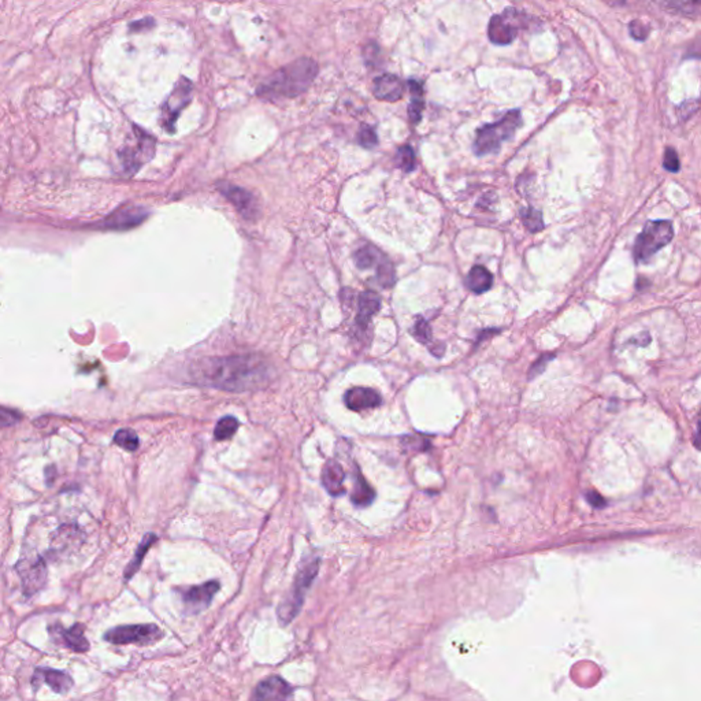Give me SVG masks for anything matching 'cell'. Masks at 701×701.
I'll list each match as a JSON object with an SVG mask.
<instances>
[{
	"label": "cell",
	"instance_id": "26",
	"mask_svg": "<svg viewBox=\"0 0 701 701\" xmlns=\"http://www.w3.org/2000/svg\"><path fill=\"white\" fill-rule=\"evenodd\" d=\"M410 86H411V93H412V100H411V104L408 107V114H410V118L414 124L419 122L421 119V115H422V110H423V100H422V90H421V86L411 81L410 82Z\"/></svg>",
	"mask_w": 701,
	"mask_h": 701
},
{
	"label": "cell",
	"instance_id": "24",
	"mask_svg": "<svg viewBox=\"0 0 701 701\" xmlns=\"http://www.w3.org/2000/svg\"><path fill=\"white\" fill-rule=\"evenodd\" d=\"M237 429H238V421L234 416H231V415L224 416L218 421V423L215 426L214 437L217 441L229 440L233 437Z\"/></svg>",
	"mask_w": 701,
	"mask_h": 701
},
{
	"label": "cell",
	"instance_id": "23",
	"mask_svg": "<svg viewBox=\"0 0 701 701\" xmlns=\"http://www.w3.org/2000/svg\"><path fill=\"white\" fill-rule=\"evenodd\" d=\"M156 540H157V537H156L155 535H153V533H151V535H147V536L143 539L142 544L139 546L137 550H136V553H135L133 560L129 563V566H128V567H126V570H125V578H126V579L132 578V577H133V575L139 571V568H140V566H142V563H143V559H144L146 553L148 552V549L153 546V544L156 543Z\"/></svg>",
	"mask_w": 701,
	"mask_h": 701
},
{
	"label": "cell",
	"instance_id": "4",
	"mask_svg": "<svg viewBox=\"0 0 701 701\" xmlns=\"http://www.w3.org/2000/svg\"><path fill=\"white\" fill-rule=\"evenodd\" d=\"M319 571V559L314 557L309 559L303 563L302 568L299 570L292 590L289 592L288 597L281 603L278 607V620L282 624H288L292 622L300 613V608L303 607L305 597L310 589V586Z\"/></svg>",
	"mask_w": 701,
	"mask_h": 701
},
{
	"label": "cell",
	"instance_id": "9",
	"mask_svg": "<svg viewBox=\"0 0 701 701\" xmlns=\"http://www.w3.org/2000/svg\"><path fill=\"white\" fill-rule=\"evenodd\" d=\"M18 573L22 579V586L26 595H33L40 590L46 582V564L40 557L33 560H21L18 563Z\"/></svg>",
	"mask_w": 701,
	"mask_h": 701
},
{
	"label": "cell",
	"instance_id": "32",
	"mask_svg": "<svg viewBox=\"0 0 701 701\" xmlns=\"http://www.w3.org/2000/svg\"><path fill=\"white\" fill-rule=\"evenodd\" d=\"M358 139H359V144L365 148H374L378 144V137H377L374 129L370 126H363L359 132Z\"/></svg>",
	"mask_w": 701,
	"mask_h": 701
},
{
	"label": "cell",
	"instance_id": "15",
	"mask_svg": "<svg viewBox=\"0 0 701 701\" xmlns=\"http://www.w3.org/2000/svg\"><path fill=\"white\" fill-rule=\"evenodd\" d=\"M344 479L345 471L337 461L330 459L325 463L322 470V485L329 494L332 496L344 494L347 492L344 486Z\"/></svg>",
	"mask_w": 701,
	"mask_h": 701
},
{
	"label": "cell",
	"instance_id": "17",
	"mask_svg": "<svg viewBox=\"0 0 701 701\" xmlns=\"http://www.w3.org/2000/svg\"><path fill=\"white\" fill-rule=\"evenodd\" d=\"M148 213L144 209L140 207H129L124 209L118 213H115L110 220L107 227L115 228V229H126L132 227H137L147 218Z\"/></svg>",
	"mask_w": 701,
	"mask_h": 701
},
{
	"label": "cell",
	"instance_id": "38",
	"mask_svg": "<svg viewBox=\"0 0 701 701\" xmlns=\"http://www.w3.org/2000/svg\"><path fill=\"white\" fill-rule=\"evenodd\" d=\"M586 500H588V501H589V504H590L592 507H595V508H602V507H604V506H606L604 499H603L600 494H597L596 492H588V493H586Z\"/></svg>",
	"mask_w": 701,
	"mask_h": 701
},
{
	"label": "cell",
	"instance_id": "13",
	"mask_svg": "<svg viewBox=\"0 0 701 701\" xmlns=\"http://www.w3.org/2000/svg\"><path fill=\"white\" fill-rule=\"evenodd\" d=\"M344 401L352 411H365L381 405L383 397L377 390L370 388H352L345 393Z\"/></svg>",
	"mask_w": 701,
	"mask_h": 701
},
{
	"label": "cell",
	"instance_id": "27",
	"mask_svg": "<svg viewBox=\"0 0 701 701\" xmlns=\"http://www.w3.org/2000/svg\"><path fill=\"white\" fill-rule=\"evenodd\" d=\"M114 443L118 447H121V448H124L126 451H131V452L136 451L139 448V445H140L139 437H137V434L132 429H121V430H118L115 433V436H114Z\"/></svg>",
	"mask_w": 701,
	"mask_h": 701
},
{
	"label": "cell",
	"instance_id": "30",
	"mask_svg": "<svg viewBox=\"0 0 701 701\" xmlns=\"http://www.w3.org/2000/svg\"><path fill=\"white\" fill-rule=\"evenodd\" d=\"M396 160H397V166L410 173L415 169L416 166V160H415V154L412 151V148L410 146H404L401 147L398 151H397V156H396Z\"/></svg>",
	"mask_w": 701,
	"mask_h": 701
},
{
	"label": "cell",
	"instance_id": "29",
	"mask_svg": "<svg viewBox=\"0 0 701 701\" xmlns=\"http://www.w3.org/2000/svg\"><path fill=\"white\" fill-rule=\"evenodd\" d=\"M377 277H378V282L384 288H390V287L393 285V282H394V270H393V266H392L390 260H387L384 258H381L378 260Z\"/></svg>",
	"mask_w": 701,
	"mask_h": 701
},
{
	"label": "cell",
	"instance_id": "12",
	"mask_svg": "<svg viewBox=\"0 0 701 701\" xmlns=\"http://www.w3.org/2000/svg\"><path fill=\"white\" fill-rule=\"evenodd\" d=\"M294 693L292 686L281 677H270L262 681L253 691V699L258 700H288Z\"/></svg>",
	"mask_w": 701,
	"mask_h": 701
},
{
	"label": "cell",
	"instance_id": "20",
	"mask_svg": "<svg viewBox=\"0 0 701 701\" xmlns=\"http://www.w3.org/2000/svg\"><path fill=\"white\" fill-rule=\"evenodd\" d=\"M36 674L40 675L41 681L57 693H68L73 686V680L64 671L39 669Z\"/></svg>",
	"mask_w": 701,
	"mask_h": 701
},
{
	"label": "cell",
	"instance_id": "31",
	"mask_svg": "<svg viewBox=\"0 0 701 701\" xmlns=\"http://www.w3.org/2000/svg\"><path fill=\"white\" fill-rule=\"evenodd\" d=\"M414 337L422 343V344H429L430 340H432V330H430V326L429 323L422 318V316H418L416 320H415V325H414Z\"/></svg>",
	"mask_w": 701,
	"mask_h": 701
},
{
	"label": "cell",
	"instance_id": "10",
	"mask_svg": "<svg viewBox=\"0 0 701 701\" xmlns=\"http://www.w3.org/2000/svg\"><path fill=\"white\" fill-rule=\"evenodd\" d=\"M220 588L221 585L218 581H209L203 585L192 586L182 592V602L189 611L199 613L210 606Z\"/></svg>",
	"mask_w": 701,
	"mask_h": 701
},
{
	"label": "cell",
	"instance_id": "5",
	"mask_svg": "<svg viewBox=\"0 0 701 701\" xmlns=\"http://www.w3.org/2000/svg\"><path fill=\"white\" fill-rule=\"evenodd\" d=\"M673 236L674 229L670 221L659 220L648 222L634 242V260L645 262L651 259L657 251H660L673 240Z\"/></svg>",
	"mask_w": 701,
	"mask_h": 701
},
{
	"label": "cell",
	"instance_id": "2",
	"mask_svg": "<svg viewBox=\"0 0 701 701\" xmlns=\"http://www.w3.org/2000/svg\"><path fill=\"white\" fill-rule=\"evenodd\" d=\"M316 75V62L310 58H302L273 73L260 84L256 93L267 100L296 97L307 90Z\"/></svg>",
	"mask_w": 701,
	"mask_h": 701
},
{
	"label": "cell",
	"instance_id": "11",
	"mask_svg": "<svg viewBox=\"0 0 701 701\" xmlns=\"http://www.w3.org/2000/svg\"><path fill=\"white\" fill-rule=\"evenodd\" d=\"M136 137H137V146L132 148H126L122 153L124 163L128 169H139L146 160H150V157L154 155L155 151V140L153 136L147 135L146 132L136 128Z\"/></svg>",
	"mask_w": 701,
	"mask_h": 701
},
{
	"label": "cell",
	"instance_id": "33",
	"mask_svg": "<svg viewBox=\"0 0 701 701\" xmlns=\"http://www.w3.org/2000/svg\"><path fill=\"white\" fill-rule=\"evenodd\" d=\"M663 166L667 171H671V173H677L681 167V163H680V159H678V154L675 153V150L673 148H667L666 153H664V160H663Z\"/></svg>",
	"mask_w": 701,
	"mask_h": 701
},
{
	"label": "cell",
	"instance_id": "39",
	"mask_svg": "<svg viewBox=\"0 0 701 701\" xmlns=\"http://www.w3.org/2000/svg\"><path fill=\"white\" fill-rule=\"evenodd\" d=\"M153 25H154V21H153L151 18H147V19L136 21L135 23H132V25H131V29H132V30H137V32H139L142 28H143V29H148V28H151Z\"/></svg>",
	"mask_w": 701,
	"mask_h": 701
},
{
	"label": "cell",
	"instance_id": "28",
	"mask_svg": "<svg viewBox=\"0 0 701 701\" xmlns=\"http://www.w3.org/2000/svg\"><path fill=\"white\" fill-rule=\"evenodd\" d=\"M521 213H522L521 214L522 221L530 232H533V233L540 232L544 228V221H543V215L540 211H537L535 209H524Z\"/></svg>",
	"mask_w": 701,
	"mask_h": 701
},
{
	"label": "cell",
	"instance_id": "22",
	"mask_svg": "<svg viewBox=\"0 0 701 701\" xmlns=\"http://www.w3.org/2000/svg\"><path fill=\"white\" fill-rule=\"evenodd\" d=\"M84 628L85 627L82 624H75L73 627H70L68 630H62L61 638H62L64 645L75 652H78V653L86 652L89 648V642L84 635Z\"/></svg>",
	"mask_w": 701,
	"mask_h": 701
},
{
	"label": "cell",
	"instance_id": "1",
	"mask_svg": "<svg viewBox=\"0 0 701 701\" xmlns=\"http://www.w3.org/2000/svg\"><path fill=\"white\" fill-rule=\"evenodd\" d=\"M191 377L199 385L244 392L266 385L270 378V367L258 355L209 358L193 365Z\"/></svg>",
	"mask_w": 701,
	"mask_h": 701
},
{
	"label": "cell",
	"instance_id": "35",
	"mask_svg": "<svg viewBox=\"0 0 701 701\" xmlns=\"http://www.w3.org/2000/svg\"><path fill=\"white\" fill-rule=\"evenodd\" d=\"M628 30H630V35L633 39L635 40H645L646 37V28L640 22V21H631V23L628 25Z\"/></svg>",
	"mask_w": 701,
	"mask_h": 701
},
{
	"label": "cell",
	"instance_id": "21",
	"mask_svg": "<svg viewBox=\"0 0 701 701\" xmlns=\"http://www.w3.org/2000/svg\"><path fill=\"white\" fill-rule=\"evenodd\" d=\"M466 285H468V289L474 294H483L492 288L493 276L483 266H474L468 271Z\"/></svg>",
	"mask_w": 701,
	"mask_h": 701
},
{
	"label": "cell",
	"instance_id": "36",
	"mask_svg": "<svg viewBox=\"0 0 701 701\" xmlns=\"http://www.w3.org/2000/svg\"><path fill=\"white\" fill-rule=\"evenodd\" d=\"M674 7L684 11H698L700 0H669Z\"/></svg>",
	"mask_w": 701,
	"mask_h": 701
},
{
	"label": "cell",
	"instance_id": "40",
	"mask_svg": "<svg viewBox=\"0 0 701 701\" xmlns=\"http://www.w3.org/2000/svg\"><path fill=\"white\" fill-rule=\"evenodd\" d=\"M606 3H608L610 6H614V7H620V6H624L626 3V0H604Z\"/></svg>",
	"mask_w": 701,
	"mask_h": 701
},
{
	"label": "cell",
	"instance_id": "25",
	"mask_svg": "<svg viewBox=\"0 0 701 701\" xmlns=\"http://www.w3.org/2000/svg\"><path fill=\"white\" fill-rule=\"evenodd\" d=\"M378 251L373 247H363L356 251L355 253V265L361 270L370 269L373 265H376L381 258H378Z\"/></svg>",
	"mask_w": 701,
	"mask_h": 701
},
{
	"label": "cell",
	"instance_id": "19",
	"mask_svg": "<svg viewBox=\"0 0 701 701\" xmlns=\"http://www.w3.org/2000/svg\"><path fill=\"white\" fill-rule=\"evenodd\" d=\"M376 499L374 489L369 485V482L365 479L359 468H355L354 471V489L351 493V501L356 507H366L370 506Z\"/></svg>",
	"mask_w": 701,
	"mask_h": 701
},
{
	"label": "cell",
	"instance_id": "7",
	"mask_svg": "<svg viewBox=\"0 0 701 701\" xmlns=\"http://www.w3.org/2000/svg\"><path fill=\"white\" fill-rule=\"evenodd\" d=\"M192 92H193L192 82L188 78L181 77L174 85V89L167 97V100L164 102L162 107L160 122L162 126L169 133H174L177 118L182 111V108H185L191 103Z\"/></svg>",
	"mask_w": 701,
	"mask_h": 701
},
{
	"label": "cell",
	"instance_id": "34",
	"mask_svg": "<svg viewBox=\"0 0 701 701\" xmlns=\"http://www.w3.org/2000/svg\"><path fill=\"white\" fill-rule=\"evenodd\" d=\"M21 419L19 414L14 412V411H10V410H6V408H1L0 407V428H6V426H12L15 423H18Z\"/></svg>",
	"mask_w": 701,
	"mask_h": 701
},
{
	"label": "cell",
	"instance_id": "37",
	"mask_svg": "<svg viewBox=\"0 0 701 701\" xmlns=\"http://www.w3.org/2000/svg\"><path fill=\"white\" fill-rule=\"evenodd\" d=\"M552 358H553L552 355H544V356H543L539 362H536V363L533 365L532 370H530V378H533L535 376H539L540 373H543V372H544V369H546V362H549Z\"/></svg>",
	"mask_w": 701,
	"mask_h": 701
},
{
	"label": "cell",
	"instance_id": "14",
	"mask_svg": "<svg viewBox=\"0 0 701 701\" xmlns=\"http://www.w3.org/2000/svg\"><path fill=\"white\" fill-rule=\"evenodd\" d=\"M488 36L493 44L507 46L514 41L517 36V29L507 15H494L490 18L488 26Z\"/></svg>",
	"mask_w": 701,
	"mask_h": 701
},
{
	"label": "cell",
	"instance_id": "6",
	"mask_svg": "<svg viewBox=\"0 0 701 701\" xmlns=\"http://www.w3.org/2000/svg\"><path fill=\"white\" fill-rule=\"evenodd\" d=\"M163 637V631L155 624L118 626L104 634V640L114 645H151Z\"/></svg>",
	"mask_w": 701,
	"mask_h": 701
},
{
	"label": "cell",
	"instance_id": "16",
	"mask_svg": "<svg viewBox=\"0 0 701 701\" xmlns=\"http://www.w3.org/2000/svg\"><path fill=\"white\" fill-rule=\"evenodd\" d=\"M373 93L378 100L397 102L404 93V85L400 78L393 75H384L376 78L373 84Z\"/></svg>",
	"mask_w": 701,
	"mask_h": 701
},
{
	"label": "cell",
	"instance_id": "18",
	"mask_svg": "<svg viewBox=\"0 0 701 701\" xmlns=\"http://www.w3.org/2000/svg\"><path fill=\"white\" fill-rule=\"evenodd\" d=\"M380 307H381V299L377 294L370 292V291L361 294L359 303H358V315H356L358 326L362 329H366L367 325L370 323V319L373 318V315L376 312L380 310Z\"/></svg>",
	"mask_w": 701,
	"mask_h": 701
},
{
	"label": "cell",
	"instance_id": "8",
	"mask_svg": "<svg viewBox=\"0 0 701 701\" xmlns=\"http://www.w3.org/2000/svg\"><path fill=\"white\" fill-rule=\"evenodd\" d=\"M220 189H221V193L233 204L236 210L244 218H247V220L256 218V215L259 213V206H258L256 198L249 191L236 186V185H231V184H224V185H221Z\"/></svg>",
	"mask_w": 701,
	"mask_h": 701
},
{
	"label": "cell",
	"instance_id": "3",
	"mask_svg": "<svg viewBox=\"0 0 701 701\" xmlns=\"http://www.w3.org/2000/svg\"><path fill=\"white\" fill-rule=\"evenodd\" d=\"M521 125V113L518 110H511L500 121L482 126L474 142L475 154L482 156L497 153L501 144L511 139Z\"/></svg>",
	"mask_w": 701,
	"mask_h": 701
}]
</instances>
